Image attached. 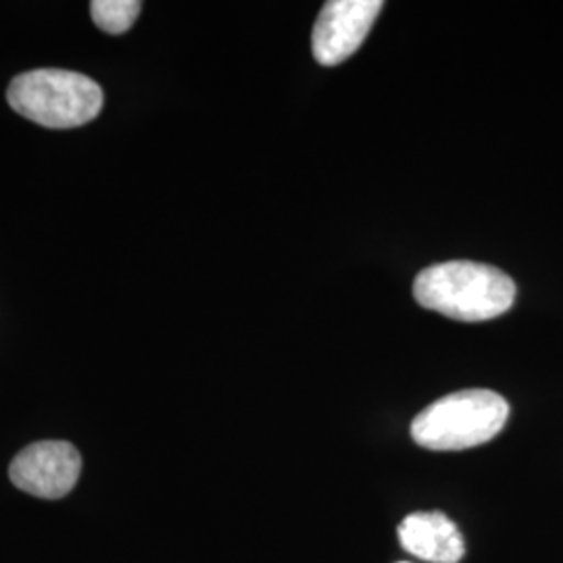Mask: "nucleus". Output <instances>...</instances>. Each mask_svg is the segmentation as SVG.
Segmentation results:
<instances>
[{
  "label": "nucleus",
  "mask_w": 563,
  "mask_h": 563,
  "mask_svg": "<svg viewBox=\"0 0 563 563\" xmlns=\"http://www.w3.org/2000/svg\"><path fill=\"white\" fill-rule=\"evenodd\" d=\"M516 282L505 272L474 262L437 263L420 272L413 297L426 309L457 322H488L516 301Z\"/></svg>",
  "instance_id": "nucleus-1"
},
{
  "label": "nucleus",
  "mask_w": 563,
  "mask_h": 563,
  "mask_svg": "<svg viewBox=\"0 0 563 563\" xmlns=\"http://www.w3.org/2000/svg\"><path fill=\"white\" fill-rule=\"evenodd\" d=\"M7 101L15 113L42 128L71 130L99 118L102 88L76 71L34 69L13 78Z\"/></svg>",
  "instance_id": "nucleus-2"
},
{
  "label": "nucleus",
  "mask_w": 563,
  "mask_h": 563,
  "mask_svg": "<svg viewBox=\"0 0 563 563\" xmlns=\"http://www.w3.org/2000/svg\"><path fill=\"white\" fill-rule=\"evenodd\" d=\"M509 402L483 388L451 393L411 423L413 441L432 451H463L493 441L507 423Z\"/></svg>",
  "instance_id": "nucleus-3"
},
{
  "label": "nucleus",
  "mask_w": 563,
  "mask_h": 563,
  "mask_svg": "<svg viewBox=\"0 0 563 563\" xmlns=\"http://www.w3.org/2000/svg\"><path fill=\"white\" fill-rule=\"evenodd\" d=\"M80 474V451L65 441L30 444L9 467L11 483L38 499H63L74 490Z\"/></svg>",
  "instance_id": "nucleus-4"
},
{
  "label": "nucleus",
  "mask_w": 563,
  "mask_h": 563,
  "mask_svg": "<svg viewBox=\"0 0 563 563\" xmlns=\"http://www.w3.org/2000/svg\"><path fill=\"white\" fill-rule=\"evenodd\" d=\"M384 2L380 0H330L313 25L311 48L313 57L325 67L349 59L369 34L378 20Z\"/></svg>",
  "instance_id": "nucleus-5"
},
{
  "label": "nucleus",
  "mask_w": 563,
  "mask_h": 563,
  "mask_svg": "<svg viewBox=\"0 0 563 563\" xmlns=\"http://www.w3.org/2000/svg\"><path fill=\"white\" fill-rule=\"evenodd\" d=\"M402 549L423 562L457 563L465 553L462 532L441 511H418L399 526Z\"/></svg>",
  "instance_id": "nucleus-6"
},
{
  "label": "nucleus",
  "mask_w": 563,
  "mask_h": 563,
  "mask_svg": "<svg viewBox=\"0 0 563 563\" xmlns=\"http://www.w3.org/2000/svg\"><path fill=\"white\" fill-rule=\"evenodd\" d=\"M142 2L139 0H95L90 2L92 20L102 32L120 36L125 34L141 15Z\"/></svg>",
  "instance_id": "nucleus-7"
},
{
  "label": "nucleus",
  "mask_w": 563,
  "mask_h": 563,
  "mask_svg": "<svg viewBox=\"0 0 563 563\" xmlns=\"http://www.w3.org/2000/svg\"><path fill=\"white\" fill-rule=\"evenodd\" d=\"M401 563H407V562H401Z\"/></svg>",
  "instance_id": "nucleus-8"
}]
</instances>
